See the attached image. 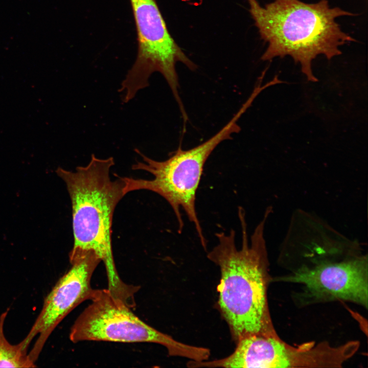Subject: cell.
I'll return each instance as SVG.
<instances>
[{
	"instance_id": "cell-1",
	"label": "cell",
	"mask_w": 368,
	"mask_h": 368,
	"mask_svg": "<svg viewBox=\"0 0 368 368\" xmlns=\"http://www.w3.org/2000/svg\"><path fill=\"white\" fill-rule=\"evenodd\" d=\"M270 213L267 209L262 220L248 240L245 213L238 208L242 245L235 244V232L216 233L218 242L207 254L219 268L217 306L226 322L233 339L254 333H275L269 309L267 291L272 278L264 237L265 223Z\"/></svg>"
},
{
	"instance_id": "cell-4",
	"label": "cell",
	"mask_w": 368,
	"mask_h": 368,
	"mask_svg": "<svg viewBox=\"0 0 368 368\" xmlns=\"http://www.w3.org/2000/svg\"><path fill=\"white\" fill-rule=\"evenodd\" d=\"M247 109L248 106L243 104L231 120L214 135L188 150H183L179 146L165 160H154L135 149L142 160L137 161L132 165V169L147 171L153 177L151 179H143L123 177L126 193L146 190L163 197L174 212L179 234L184 226L180 212L182 209L194 225L201 246L206 250V240L195 205L197 189L208 158L222 142L232 139V134L240 131L238 121Z\"/></svg>"
},
{
	"instance_id": "cell-2",
	"label": "cell",
	"mask_w": 368,
	"mask_h": 368,
	"mask_svg": "<svg viewBox=\"0 0 368 368\" xmlns=\"http://www.w3.org/2000/svg\"><path fill=\"white\" fill-rule=\"evenodd\" d=\"M250 14L261 38L267 43L263 61L290 56L301 65L307 80L317 82L312 62L317 56L327 59L342 54L340 47L355 41L343 32L337 18L356 14L330 7L328 0L309 4L300 0H274L261 6L247 0Z\"/></svg>"
},
{
	"instance_id": "cell-10",
	"label": "cell",
	"mask_w": 368,
	"mask_h": 368,
	"mask_svg": "<svg viewBox=\"0 0 368 368\" xmlns=\"http://www.w3.org/2000/svg\"><path fill=\"white\" fill-rule=\"evenodd\" d=\"M9 310L0 316V367L28 368L36 367L29 358L28 352L24 350L20 342L12 344L4 333V325Z\"/></svg>"
},
{
	"instance_id": "cell-5",
	"label": "cell",
	"mask_w": 368,
	"mask_h": 368,
	"mask_svg": "<svg viewBox=\"0 0 368 368\" xmlns=\"http://www.w3.org/2000/svg\"><path fill=\"white\" fill-rule=\"evenodd\" d=\"M303 255L302 263L274 281L302 285L299 304L307 305L334 301H348L367 308V255L356 248L317 247Z\"/></svg>"
},
{
	"instance_id": "cell-3",
	"label": "cell",
	"mask_w": 368,
	"mask_h": 368,
	"mask_svg": "<svg viewBox=\"0 0 368 368\" xmlns=\"http://www.w3.org/2000/svg\"><path fill=\"white\" fill-rule=\"evenodd\" d=\"M112 157L99 158L91 155L89 163L73 172L59 167L56 172L65 183L72 203L73 248L94 251L103 262L107 289L114 296L123 298L131 286L119 277L113 259L111 226L115 208L126 194L124 177L111 179Z\"/></svg>"
},
{
	"instance_id": "cell-11",
	"label": "cell",
	"mask_w": 368,
	"mask_h": 368,
	"mask_svg": "<svg viewBox=\"0 0 368 368\" xmlns=\"http://www.w3.org/2000/svg\"><path fill=\"white\" fill-rule=\"evenodd\" d=\"M278 77H279V76H278ZM282 83V81L281 80V83Z\"/></svg>"
},
{
	"instance_id": "cell-6",
	"label": "cell",
	"mask_w": 368,
	"mask_h": 368,
	"mask_svg": "<svg viewBox=\"0 0 368 368\" xmlns=\"http://www.w3.org/2000/svg\"><path fill=\"white\" fill-rule=\"evenodd\" d=\"M90 301L91 303L71 329L70 339L74 343L83 341L151 342L165 347L171 356L200 361L207 360L210 356L209 349L179 342L146 324L107 289H96Z\"/></svg>"
},
{
	"instance_id": "cell-7",
	"label": "cell",
	"mask_w": 368,
	"mask_h": 368,
	"mask_svg": "<svg viewBox=\"0 0 368 368\" xmlns=\"http://www.w3.org/2000/svg\"><path fill=\"white\" fill-rule=\"evenodd\" d=\"M137 35L138 51L134 63L121 83L119 92L127 103L137 93L149 85L154 72L160 73L168 84L178 104L182 101L176 69L178 62L194 71L197 65L170 35L156 0H130Z\"/></svg>"
},
{
	"instance_id": "cell-8",
	"label": "cell",
	"mask_w": 368,
	"mask_h": 368,
	"mask_svg": "<svg viewBox=\"0 0 368 368\" xmlns=\"http://www.w3.org/2000/svg\"><path fill=\"white\" fill-rule=\"evenodd\" d=\"M234 351L219 360L222 367H339L357 351L351 341L334 347L327 341L304 343L297 347L275 333H254L236 342Z\"/></svg>"
},
{
	"instance_id": "cell-9",
	"label": "cell",
	"mask_w": 368,
	"mask_h": 368,
	"mask_svg": "<svg viewBox=\"0 0 368 368\" xmlns=\"http://www.w3.org/2000/svg\"><path fill=\"white\" fill-rule=\"evenodd\" d=\"M71 267L57 282L44 298L42 308L25 338L20 341L34 363L38 359L48 338L59 323L79 304L90 300L95 290L91 286L93 274L101 261L93 251L72 248L69 254Z\"/></svg>"
}]
</instances>
